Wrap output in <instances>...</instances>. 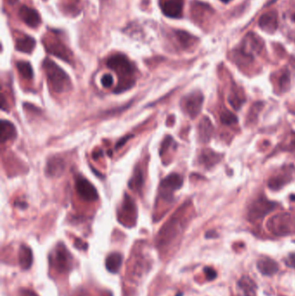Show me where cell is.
<instances>
[{"label": "cell", "mask_w": 295, "mask_h": 296, "mask_svg": "<svg viewBox=\"0 0 295 296\" xmlns=\"http://www.w3.org/2000/svg\"><path fill=\"white\" fill-rule=\"evenodd\" d=\"M286 264L290 267V268H295V255H291V256L287 257V261H286Z\"/></svg>", "instance_id": "33"}, {"label": "cell", "mask_w": 295, "mask_h": 296, "mask_svg": "<svg viewBox=\"0 0 295 296\" xmlns=\"http://www.w3.org/2000/svg\"><path fill=\"white\" fill-rule=\"evenodd\" d=\"M101 83L102 86L105 88H110L114 83V79H113V76L109 74H106L102 76V79H101Z\"/></svg>", "instance_id": "31"}, {"label": "cell", "mask_w": 295, "mask_h": 296, "mask_svg": "<svg viewBox=\"0 0 295 296\" xmlns=\"http://www.w3.org/2000/svg\"><path fill=\"white\" fill-rule=\"evenodd\" d=\"M176 36L180 44L183 46V48H188L194 43V38L191 35L184 32H177Z\"/></svg>", "instance_id": "26"}, {"label": "cell", "mask_w": 295, "mask_h": 296, "mask_svg": "<svg viewBox=\"0 0 295 296\" xmlns=\"http://www.w3.org/2000/svg\"><path fill=\"white\" fill-rule=\"evenodd\" d=\"M220 120H221L223 124L227 125V126L235 124L238 121L237 117L229 111H224V112L222 113L221 115H220Z\"/></svg>", "instance_id": "28"}, {"label": "cell", "mask_w": 295, "mask_h": 296, "mask_svg": "<svg viewBox=\"0 0 295 296\" xmlns=\"http://www.w3.org/2000/svg\"><path fill=\"white\" fill-rule=\"evenodd\" d=\"M222 2H224V3H229V1H231V0H221Z\"/></svg>", "instance_id": "36"}, {"label": "cell", "mask_w": 295, "mask_h": 296, "mask_svg": "<svg viewBox=\"0 0 295 296\" xmlns=\"http://www.w3.org/2000/svg\"><path fill=\"white\" fill-rule=\"evenodd\" d=\"M19 263L20 266L24 269H28L31 268L33 262V256H32V251L31 248L23 245L21 246L19 250Z\"/></svg>", "instance_id": "23"}, {"label": "cell", "mask_w": 295, "mask_h": 296, "mask_svg": "<svg viewBox=\"0 0 295 296\" xmlns=\"http://www.w3.org/2000/svg\"><path fill=\"white\" fill-rule=\"evenodd\" d=\"M295 168L293 166H287V168L280 170V172L275 176L271 177L267 185L268 188L273 191H278L279 189L283 188L287 184H289L295 178Z\"/></svg>", "instance_id": "7"}, {"label": "cell", "mask_w": 295, "mask_h": 296, "mask_svg": "<svg viewBox=\"0 0 295 296\" xmlns=\"http://www.w3.org/2000/svg\"><path fill=\"white\" fill-rule=\"evenodd\" d=\"M263 108V104L262 102H256L255 104L252 106L251 109L248 112L247 115V120L248 121H253L256 120V118L258 116L259 113L261 112L262 108Z\"/></svg>", "instance_id": "30"}, {"label": "cell", "mask_w": 295, "mask_h": 296, "mask_svg": "<svg viewBox=\"0 0 295 296\" xmlns=\"http://www.w3.org/2000/svg\"><path fill=\"white\" fill-rule=\"evenodd\" d=\"M143 175H142V172L140 171V169H137L136 170L135 173L133 175L132 180L130 181L129 183V186L132 189H140L141 186L143 185Z\"/></svg>", "instance_id": "27"}, {"label": "cell", "mask_w": 295, "mask_h": 296, "mask_svg": "<svg viewBox=\"0 0 295 296\" xmlns=\"http://www.w3.org/2000/svg\"><path fill=\"white\" fill-rule=\"evenodd\" d=\"M240 288L243 290L245 296H256V285L254 280H251L247 276H244L241 278V280L238 282Z\"/></svg>", "instance_id": "24"}, {"label": "cell", "mask_w": 295, "mask_h": 296, "mask_svg": "<svg viewBox=\"0 0 295 296\" xmlns=\"http://www.w3.org/2000/svg\"><path fill=\"white\" fill-rule=\"evenodd\" d=\"M276 203L267 200L265 197H259L252 203L248 208L247 217L252 222L262 219L276 207Z\"/></svg>", "instance_id": "4"}, {"label": "cell", "mask_w": 295, "mask_h": 296, "mask_svg": "<svg viewBox=\"0 0 295 296\" xmlns=\"http://www.w3.org/2000/svg\"><path fill=\"white\" fill-rule=\"evenodd\" d=\"M108 68L115 70L120 76V83L115 92H121L131 88L134 80L132 76L134 74V67L128 57L121 54H116L110 56L107 61Z\"/></svg>", "instance_id": "1"}, {"label": "cell", "mask_w": 295, "mask_h": 296, "mask_svg": "<svg viewBox=\"0 0 295 296\" xmlns=\"http://www.w3.org/2000/svg\"><path fill=\"white\" fill-rule=\"evenodd\" d=\"M257 268L264 276H273L279 270V265L269 257H262L257 262Z\"/></svg>", "instance_id": "16"}, {"label": "cell", "mask_w": 295, "mask_h": 296, "mask_svg": "<svg viewBox=\"0 0 295 296\" xmlns=\"http://www.w3.org/2000/svg\"><path fill=\"white\" fill-rule=\"evenodd\" d=\"M19 16L23 22L32 28H36L41 24V17L38 12L28 6L24 5L21 7L19 10Z\"/></svg>", "instance_id": "13"}, {"label": "cell", "mask_w": 295, "mask_h": 296, "mask_svg": "<svg viewBox=\"0 0 295 296\" xmlns=\"http://www.w3.org/2000/svg\"><path fill=\"white\" fill-rule=\"evenodd\" d=\"M290 216L287 213L278 214L267 222V229L276 236H287L290 233Z\"/></svg>", "instance_id": "6"}, {"label": "cell", "mask_w": 295, "mask_h": 296, "mask_svg": "<svg viewBox=\"0 0 295 296\" xmlns=\"http://www.w3.org/2000/svg\"><path fill=\"white\" fill-rule=\"evenodd\" d=\"M204 103V96L200 92H194L184 99L183 107L188 115L192 118L198 115Z\"/></svg>", "instance_id": "9"}, {"label": "cell", "mask_w": 295, "mask_h": 296, "mask_svg": "<svg viewBox=\"0 0 295 296\" xmlns=\"http://www.w3.org/2000/svg\"><path fill=\"white\" fill-rule=\"evenodd\" d=\"M214 132V127L212 120L208 117H204L198 125V137L201 142L207 143L212 139Z\"/></svg>", "instance_id": "17"}, {"label": "cell", "mask_w": 295, "mask_h": 296, "mask_svg": "<svg viewBox=\"0 0 295 296\" xmlns=\"http://www.w3.org/2000/svg\"><path fill=\"white\" fill-rule=\"evenodd\" d=\"M223 156L214 152L211 149H205L203 152H201L199 156V163L202 164L205 168L210 169L213 167L214 165L218 164L220 160H222Z\"/></svg>", "instance_id": "15"}, {"label": "cell", "mask_w": 295, "mask_h": 296, "mask_svg": "<svg viewBox=\"0 0 295 296\" xmlns=\"http://www.w3.org/2000/svg\"><path fill=\"white\" fill-rule=\"evenodd\" d=\"M161 10L165 16L179 18L182 16L183 4L180 0H165L161 3Z\"/></svg>", "instance_id": "12"}, {"label": "cell", "mask_w": 295, "mask_h": 296, "mask_svg": "<svg viewBox=\"0 0 295 296\" xmlns=\"http://www.w3.org/2000/svg\"><path fill=\"white\" fill-rule=\"evenodd\" d=\"M122 264V256L119 253H112L106 259V268L109 272L117 273Z\"/></svg>", "instance_id": "22"}, {"label": "cell", "mask_w": 295, "mask_h": 296, "mask_svg": "<svg viewBox=\"0 0 295 296\" xmlns=\"http://www.w3.org/2000/svg\"><path fill=\"white\" fill-rule=\"evenodd\" d=\"M36 46V41L32 36H22L16 41V49L20 52L30 54Z\"/></svg>", "instance_id": "21"}, {"label": "cell", "mask_w": 295, "mask_h": 296, "mask_svg": "<svg viewBox=\"0 0 295 296\" xmlns=\"http://www.w3.org/2000/svg\"><path fill=\"white\" fill-rule=\"evenodd\" d=\"M64 161L58 157H53L49 160L46 165V174L49 177L60 176L64 170Z\"/></svg>", "instance_id": "20"}, {"label": "cell", "mask_w": 295, "mask_h": 296, "mask_svg": "<svg viewBox=\"0 0 295 296\" xmlns=\"http://www.w3.org/2000/svg\"><path fill=\"white\" fill-rule=\"evenodd\" d=\"M291 146L292 148H294V149H295V139H294V140H292Z\"/></svg>", "instance_id": "35"}, {"label": "cell", "mask_w": 295, "mask_h": 296, "mask_svg": "<svg viewBox=\"0 0 295 296\" xmlns=\"http://www.w3.org/2000/svg\"><path fill=\"white\" fill-rule=\"evenodd\" d=\"M290 86V74L288 71L281 74V76L279 78V88L281 92L287 91Z\"/></svg>", "instance_id": "29"}, {"label": "cell", "mask_w": 295, "mask_h": 296, "mask_svg": "<svg viewBox=\"0 0 295 296\" xmlns=\"http://www.w3.org/2000/svg\"><path fill=\"white\" fill-rule=\"evenodd\" d=\"M50 264L54 266L58 272H68L72 268V256L64 244L58 245L49 257Z\"/></svg>", "instance_id": "3"}, {"label": "cell", "mask_w": 295, "mask_h": 296, "mask_svg": "<svg viewBox=\"0 0 295 296\" xmlns=\"http://www.w3.org/2000/svg\"><path fill=\"white\" fill-rule=\"evenodd\" d=\"M36 296L35 293L32 292L30 290H24L22 291V296Z\"/></svg>", "instance_id": "34"}, {"label": "cell", "mask_w": 295, "mask_h": 296, "mask_svg": "<svg viewBox=\"0 0 295 296\" xmlns=\"http://www.w3.org/2000/svg\"><path fill=\"white\" fill-rule=\"evenodd\" d=\"M16 68H17V70H18L19 74L24 78H25V79H32V77H33V69H32V65L29 64V63L24 62V61L18 62L16 64Z\"/></svg>", "instance_id": "25"}, {"label": "cell", "mask_w": 295, "mask_h": 296, "mask_svg": "<svg viewBox=\"0 0 295 296\" xmlns=\"http://www.w3.org/2000/svg\"><path fill=\"white\" fill-rule=\"evenodd\" d=\"M16 137V128L9 120H2L0 122V140L4 143L14 140Z\"/></svg>", "instance_id": "19"}, {"label": "cell", "mask_w": 295, "mask_h": 296, "mask_svg": "<svg viewBox=\"0 0 295 296\" xmlns=\"http://www.w3.org/2000/svg\"><path fill=\"white\" fill-rule=\"evenodd\" d=\"M183 178L178 173H172L162 180L160 187V196L165 201H171L173 192L181 188Z\"/></svg>", "instance_id": "5"}, {"label": "cell", "mask_w": 295, "mask_h": 296, "mask_svg": "<svg viewBox=\"0 0 295 296\" xmlns=\"http://www.w3.org/2000/svg\"><path fill=\"white\" fill-rule=\"evenodd\" d=\"M76 192L85 201L93 202L98 199V192L88 180L78 177L76 181Z\"/></svg>", "instance_id": "8"}, {"label": "cell", "mask_w": 295, "mask_h": 296, "mask_svg": "<svg viewBox=\"0 0 295 296\" xmlns=\"http://www.w3.org/2000/svg\"><path fill=\"white\" fill-rule=\"evenodd\" d=\"M44 44H45V47L48 50V52L68 63L70 62L71 53L63 43H61L60 41L48 39V40L44 41Z\"/></svg>", "instance_id": "10"}, {"label": "cell", "mask_w": 295, "mask_h": 296, "mask_svg": "<svg viewBox=\"0 0 295 296\" xmlns=\"http://www.w3.org/2000/svg\"><path fill=\"white\" fill-rule=\"evenodd\" d=\"M181 228V223L180 221V216H172L171 220H169L167 224L164 226L160 234V243H169L174 238L177 234L180 231Z\"/></svg>", "instance_id": "11"}, {"label": "cell", "mask_w": 295, "mask_h": 296, "mask_svg": "<svg viewBox=\"0 0 295 296\" xmlns=\"http://www.w3.org/2000/svg\"><path fill=\"white\" fill-rule=\"evenodd\" d=\"M204 273L206 275L208 280H213L216 278V272L212 268H204Z\"/></svg>", "instance_id": "32"}, {"label": "cell", "mask_w": 295, "mask_h": 296, "mask_svg": "<svg viewBox=\"0 0 295 296\" xmlns=\"http://www.w3.org/2000/svg\"><path fill=\"white\" fill-rule=\"evenodd\" d=\"M121 217H123L126 223L133 225L137 219V209L134 202L131 197L127 196L124 199L123 204L121 207Z\"/></svg>", "instance_id": "14"}, {"label": "cell", "mask_w": 295, "mask_h": 296, "mask_svg": "<svg viewBox=\"0 0 295 296\" xmlns=\"http://www.w3.org/2000/svg\"><path fill=\"white\" fill-rule=\"evenodd\" d=\"M259 25L261 28L268 33H273L277 29L278 22L275 12H268L260 17Z\"/></svg>", "instance_id": "18"}, {"label": "cell", "mask_w": 295, "mask_h": 296, "mask_svg": "<svg viewBox=\"0 0 295 296\" xmlns=\"http://www.w3.org/2000/svg\"><path fill=\"white\" fill-rule=\"evenodd\" d=\"M43 67L48 78L49 84L55 92H64L69 87L70 80L68 75L53 61L45 59Z\"/></svg>", "instance_id": "2"}]
</instances>
